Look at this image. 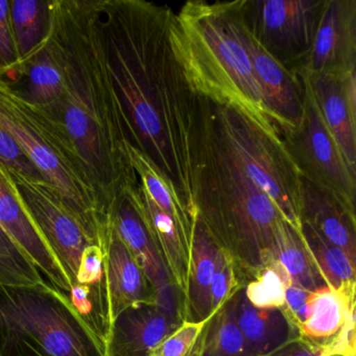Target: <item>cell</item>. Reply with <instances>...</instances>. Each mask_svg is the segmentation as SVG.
<instances>
[{
	"mask_svg": "<svg viewBox=\"0 0 356 356\" xmlns=\"http://www.w3.org/2000/svg\"><path fill=\"white\" fill-rule=\"evenodd\" d=\"M299 78L304 89L303 116L299 126L281 139L301 177L335 191L355 205L356 172L329 132L309 85Z\"/></svg>",
	"mask_w": 356,
	"mask_h": 356,
	"instance_id": "30bf717a",
	"label": "cell"
},
{
	"mask_svg": "<svg viewBox=\"0 0 356 356\" xmlns=\"http://www.w3.org/2000/svg\"><path fill=\"white\" fill-rule=\"evenodd\" d=\"M129 195L134 202L182 302L191 264V250L185 245L176 222L158 207L143 185L139 184L137 191Z\"/></svg>",
	"mask_w": 356,
	"mask_h": 356,
	"instance_id": "d6986e66",
	"label": "cell"
},
{
	"mask_svg": "<svg viewBox=\"0 0 356 356\" xmlns=\"http://www.w3.org/2000/svg\"><path fill=\"white\" fill-rule=\"evenodd\" d=\"M174 11L145 0H101V29L130 143L195 218L189 140L195 92L170 44Z\"/></svg>",
	"mask_w": 356,
	"mask_h": 356,
	"instance_id": "6da1fadb",
	"label": "cell"
},
{
	"mask_svg": "<svg viewBox=\"0 0 356 356\" xmlns=\"http://www.w3.org/2000/svg\"><path fill=\"white\" fill-rule=\"evenodd\" d=\"M210 316L199 323L183 321L152 349L149 356H202L206 326Z\"/></svg>",
	"mask_w": 356,
	"mask_h": 356,
	"instance_id": "4dcf8cb0",
	"label": "cell"
},
{
	"mask_svg": "<svg viewBox=\"0 0 356 356\" xmlns=\"http://www.w3.org/2000/svg\"><path fill=\"white\" fill-rule=\"evenodd\" d=\"M301 233L327 286L346 297H355V262L306 222H301Z\"/></svg>",
	"mask_w": 356,
	"mask_h": 356,
	"instance_id": "484cf974",
	"label": "cell"
},
{
	"mask_svg": "<svg viewBox=\"0 0 356 356\" xmlns=\"http://www.w3.org/2000/svg\"><path fill=\"white\" fill-rule=\"evenodd\" d=\"M264 356H325L324 349L299 337Z\"/></svg>",
	"mask_w": 356,
	"mask_h": 356,
	"instance_id": "8d00e7d4",
	"label": "cell"
},
{
	"mask_svg": "<svg viewBox=\"0 0 356 356\" xmlns=\"http://www.w3.org/2000/svg\"><path fill=\"white\" fill-rule=\"evenodd\" d=\"M312 293V291L302 289L293 283L285 291L284 305L281 309L298 330L310 316Z\"/></svg>",
	"mask_w": 356,
	"mask_h": 356,
	"instance_id": "e575fe53",
	"label": "cell"
},
{
	"mask_svg": "<svg viewBox=\"0 0 356 356\" xmlns=\"http://www.w3.org/2000/svg\"><path fill=\"white\" fill-rule=\"evenodd\" d=\"M238 291H235L210 316L206 326L202 356H251L237 324L236 302Z\"/></svg>",
	"mask_w": 356,
	"mask_h": 356,
	"instance_id": "83f0119b",
	"label": "cell"
},
{
	"mask_svg": "<svg viewBox=\"0 0 356 356\" xmlns=\"http://www.w3.org/2000/svg\"><path fill=\"white\" fill-rule=\"evenodd\" d=\"M113 225L149 279L157 303L170 314L181 318L180 298L130 195H127L116 209Z\"/></svg>",
	"mask_w": 356,
	"mask_h": 356,
	"instance_id": "2e32d148",
	"label": "cell"
},
{
	"mask_svg": "<svg viewBox=\"0 0 356 356\" xmlns=\"http://www.w3.org/2000/svg\"><path fill=\"white\" fill-rule=\"evenodd\" d=\"M129 154L139 182L158 207L174 220L185 245L191 251L195 218L187 211L170 183L143 153L130 145Z\"/></svg>",
	"mask_w": 356,
	"mask_h": 356,
	"instance_id": "cb8c5ba5",
	"label": "cell"
},
{
	"mask_svg": "<svg viewBox=\"0 0 356 356\" xmlns=\"http://www.w3.org/2000/svg\"><path fill=\"white\" fill-rule=\"evenodd\" d=\"M0 227L31 258L49 284L68 297L70 283L0 170Z\"/></svg>",
	"mask_w": 356,
	"mask_h": 356,
	"instance_id": "e0dca14e",
	"label": "cell"
},
{
	"mask_svg": "<svg viewBox=\"0 0 356 356\" xmlns=\"http://www.w3.org/2000/svg\"><path fill=\"white\" fill-rule=\"evenodd\" d=\"M325 0H243V20L258 44L293 70L314 42Z\"/></svg>",
	"mask_w": 356,
	"mask_h": 356,
	"instance_id": "9c48e42d",
	"label": "cell"
},
{
	"mask_svg": "<svg viewBox=\"0 0 356 356\" xmlns=\"http://www.w3.org/2000/svg\"><path fill=\"white\" fill-rule=\"evenodd\" d=\"M297 76L356 74V0H325L314 42Z\"/></svg>",
	"mask_w": 356,
	"mask_h": 356,
	"instance_id": "8fae6325",
	"label": "cell"
},
{
	"mask_svg": "<svg viewBox=\"0 0 356 356\" xmlns=\"http://www.w3.org/2000/svg\"><path fill=\"white\" fill-rule=\"evenodd\" d=\"M300 220L356 264L355 205L339 193L301 177Z\"/></svg>",
	"mask_w": 356,
	"mask_h": 356,
	"instance_id": "4fadbf2b",
	"label": "cell"
},
{
	"mask_svg": "<svg viewBox=\"0 0 356 356\" xmlns=\"http://www.w3.org/2000/svg\"><path fill=\"white\" fill-rule=\"evenodd\" d=\"M0 163L24 175L44 179L28 156L14 143L13 139L0 129Z\"/></svg>",
	"mask_w": 356,
	"mask_h": 356,
	"instance_id": "d590c367",
	"label": "cell"
},
{
	"mask_svg": "<svg viewBox=\"0 0 356 356\" xmlns=\"http://www.w3.org/2000/svg\"><path fill=\"white\" fill-rule=\"evenodd\" d=\"M102 283H106L105 253L97 245H90L84 250L81 257L76 284Z\"/></svg>",
	"mask_w": 356,
	"mask_h": 356,
	"instance_id": "836d02e7",
	"label": "cell"
},
{
	"mask_svg": "<svg viewBox=\"0 0 356 356\" xmlns=\"http://www.w3.org/2000/svg\"><path fill=\"white\" fill-rule=\"evenodd\" d=\"M243 0L187 1L172 14L170 44L195 93L278 133L243 44Z\"/></svg>",
	"mask_w": 356,
	"mask_h": 356,
	"instance_id": "277c9868",
	"label": "cell"
},
{
	"mask_svg": "<svg viewBox=\"0 0 356 356\" xmlns=\"http://www.w3.org/2000/svg\"><path fill=\"white\" fill-rule=\"evenodd\" d=\"M182 323L159 304H138L120 312L110 326L106 356H149L152 349Z\"/></svg>",
	"mask_w": 356,
	"mask_h": 356,
	"instance_id": "5bb4252c",
	"label": "cell"
},
{
	"mask_svg": "<svg viewBox=\"0 0 356 356\" xmlns=\"http://www.w3.org/2000/svg\"><path fill=\"white\" fill-rule=\"evenodd\" d=\"M241 36L264 93L266 109L275 128L282 136L295 130L303 116L304 89L301 79L281 65L258 44L245 26L243 10Z\"/></svg>",
	"mask_w": 356,
	"mask_h": 356,
	"instance_id": "7c38bea8",
	"label": "cell"
},
{
	"mask_svg": "<svg viewBox=\"0 0 356 356\" xmlns=\"http://www.w3.org/2000/svg\"><path fill=\"white\" fill-rule=\"evenodd\" d=\"M0 129L53 185L93 245L105 253L114 225L104 216L82 160L64 124L0 74Z\"/></svg>",
	"mask_w": 356,
	"mask_h": 356,
	"instance_id": "5b68a950",
	"label": "cell"
},
{
	"mask_svg": "<svg viewBox=\"0 0 356 356\" xmlns=\"http://www.w3.org/2000/svg\"><path fill=\"white\" fill-rule=\"evenodd\" d=\"M44 282L34 262L0 227V285L29 286Z\"/></svg>",
	"mask_w": 356,
	"mask_h": 356,
	"instance_id": "f546056e",
	"label": "cell"
},
{
	"mask_svg": "<svg viewBox=\"0 0 356 356\" xmlns=\"http://www.w3.org/2000/svg\"><path fill=\"white\" fill-rule=\"evenodd\" d=\"M310 303V316L300 327V337L325 350L343 328L348 316L355 312V297H346L325 286L312 291Z\"/></svg>",
	"mask_w": 356,
	"mask_h": 356,
	"instance_id": "7402d4cb",
	"label": "cell"
},
{
	"mask_svg": "<svg viewBox=\"0 0 356 356\" xmlns=\"http://www.w3.org/2000/svg\"><path fill=\"white\" fill-rule=\"evenodd\" d=\"M8 76H10V81L26 76L28 87L24 95L47 109L51 108L61 95L63 86L62 70L45 38L40 47Z\"/></svg>",
	"mask_w": 356,
	"mask_h": 356,
	"instance_id": "d4e9b609",
	"label": "cell"
},
{
	"mask_svg": "<svg viewBox=\"0 0 356 356\" xmlns=\"http://www.w3.org/2000/svg\"><path fill=\"white\" fill-rule=\"evenodd\" d=\"M189 174L195 216L232 258L239 280L247 284L276 258L275 232L284 218L231 149L211 99L197 93Z\"/></svg>",
	"mask_w": 356,
	"mask_h": 356,
	"instance_id": "3957f363",
	"label": "cell"
},
{
	"mask_svg": "<svg viewBox=\"0 0 356 356\" xmlns=\"http://www.w3.org/2000/svg\"><path fill=\"white\" fill-rule=\"evenodd\" d=\"M275 257L286 268L293 284L309 291L327 286L301 229L296 228L284 218L278 222L275 232Z\"/></svg>",
	"mask_w": 356,
	"mask_h": 356,
	"instance_id": "603a6c76",
	"label": "cell"
},
{
	"mask_svg": "<svg viewBox=\"0 0 356 356\" xmlns=\"http://www.w3.org/2000/svg\"><path fill=\"white\" fill-rule=\"evenodd\" d=\"M236 318L251 356H264L300 337L281 308H257L241 287L237 293Z\"/></svg>",
	"mask_w": 356,
	"mask_h": 356,
	"instance_id": "44dd1931",
	"label": "cell"
},
{
	"mask_svg": "<svg viewBox=\"0 0 356 356\" xmlns=\"http://www.w3.org/2000/svg\"><path fill=\"white\" fill-rule=\"evenodd\" d=\"M293 284L286 268L277 258L268 261L243 286L248 301L257 308H282L285 291Z\"/></svg>",
	"mask_w": 356,
	"mask_h": 356,
	"instance_id": "f1b7e54d",
	"label": "cell"
},
{
	"mask_svg": "<svg viewBox=\"0 0 356 356\" xmlns=\"http://www.w3.org/2000/svg\"><path fill=\"white\" fill-rule=\"evenodd\" d=\"M0 170L65 273L72 289L83 252L93 243L53 185L1 163Z\"/></svg>",
	"mask_w": 356,
	"mask_h": 356,
	"instance_id": "ba28073f",
	"label": "cell"
},
{
	"mask_svg": "<svg viewBox=\"0 0 356 356\" xmlns=\"http://www.w3.org/2000/svg\"><path fill=\"white\" fill-rule=\"evenodd\" d=\"M225 137L248 174L285 220L301 229L300 175L278 133L261 128L238 110L212 101Z\"/></svg>",
	"mask_w": 356,
	"mask_h": 356,
	"instance_id": "52a82bcc",
	"label": "cell"
},
{
	"mask_svg": "<svg viewBox=\"0 0 356 356\" xmlns=\"http://www.w3.org/2000/svg\"><path fill=\"white\" fill-rule=\"evenodd\" d=\"M105 273L110 323L131 306L157 303L149 279L115 227L106 245Z\"/></svg>",
	"mask_w": 356,
	"mask_h": 356,
	"instance_id": "ac0fdd59",
	"label": "cell"
},
{
	"mask_svg": "<svg viewBox=\"0 0 356 356\" xmlns=\"http://www.w3.org/2000/svg\"><path fill=\"white\" fill-rule=\"evenodd\" d=\"M243 286L234 261L230 255L222 249L210 289L212 314L216 312L235 291Z\"/></svg>",
	"mask_w": 356,
	"mask_h": 356,
	"instance_id": "1f68e13d",
	"label": "cell"
},
{
	"mask_svg": "<svg viewBox=\"0 0 356 356\" xmlns=\"http://www.w3.org/2000/svg\"><path fill=\"white\" fill-rule=\"evenodd\" d=\"M222 249L195 218L191 243V264L186 287L181 302V318L199 323L211 316L210 289Z\"/></svg>",
	"mask_w": 356,
	"mask_h": 356,
	"instance_id": "ffe728a7",
	"label": "cell"
},
{
	"mask_svg": "<svg viewBox=\"0 0 356 356\" xmlns=\"http://www.w3.org/2000/svg\"><path fill=\"white\" fill-rule=\"evenodd\" d=\"M45 40L63 76L61 95L47 110L65 127L102 211L113 225L118 206L140 182L131 162L126 115L106 57L101 0L49 1Z\"/></svg>",
	"mask_w": 356,
	"mask_h": 356,
	"instance_id": "7a4b0ae2",
	"label": "cell"
},
{
	"mask_svg": "<svg viewBox=\"0 0 356 356\" xmlns=\"http://www.w3.org/2000/svg\"><path fill=\"white\" fill-rule=\"evenodd\" d=\"M10 14L19 58L17 68L40 47L47 37L49 1L14 0L10 1Z\"/></svg>",
	"mask_w": 356,
	"mask_h": 356,
	"instance_id": "4316f807",
	"label": "cell"
},
{
	"mask_svg": "<svg viewBox=\"0 0 356 356\" xmlns=\"http://www.w3.org/2000/svg\"><path fill=\"white\" fill-rule=\"evenodd\" d=\"M299 76L309 85L329 132L356 172V74Z\"/></svg>",
	"mask_w": 356,
	"mask_h": 356,
	"instance_id": "9a60e30c",
	"label": "cell"
},
{
	"mask_svg": "<svg viewBox=\"0 0 356 356\" xmlns=\"http://www.w3.org/2000/svg\"><path fill=\"white\" fill-rule=\"evenodd\" d=\"M0 356H106L105 343L49 283L0 285Z\"/></svg>",
	"mask_w": 356,
	"mask_h": 356,
	"instance_id": "8992f818",
	"label": "cell"
},
{
	"mask_svg": "<svg viewBox=\"0 0 356 356\" xmlns=\"http://www.w3.org/2000/svg\"><path fill=\"white\" fill-rule=\"evenodd\" d=\"M18 53L12 29L10 1L0 0V74L8 76L15 70Z\"/></svg>",
	"mask_w": 356,
	"mask_h": 356,
	"instance_id": "d6a6232c",
	"label": "cell"
}]
</instances>
